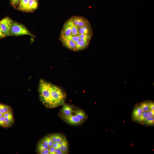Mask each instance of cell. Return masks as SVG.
Returning <instances> with one entry per match:
<instances>
[{
	"label": "cell",
	"mask_w": 154,
	"mask_h": 154,
	"mask_svg": "<svg viewBox=\"0 0 154 154\" xmlns=\"http://www.w3.org/2000/svg\"><path fill=\"white\" fill-rule=\"evenodd\" d=\"M93 34L92 25L87 19L82 16H74L64 23L59 40L67 49L79 51L88 47Z\"/></svg>",
	"instance_id": "obj_1"
},
{
	"label": "cell",
	"mask_w": 154,
	"mask_h": 154,
	"mask_svg": "<svg viewBox=\"0 0 154 154\" xmlns=\"http://www.w3.org/2000/svg\"><path fill=\"white\" fill-rule=\"evenodd\" d=\"M38 91L40 101L47 108H53L65 104L66 94L58 86L41 79L39 83Z\"/></svg>",
	"instance_id": "obj_2"
},
{
	"label": "cell",
	"mask_w": 154,
	"mask_h": 154,
	"mask_svg": "<svg viewBox=\"0 0 154 154\" xmlns=\"http://www.w3.org/2000/svg\"><path fill=\"white\" fill-rule=\"evenodd\" d=\"M20 36L29 35L33 36L31 33L23 25L17 22L13 23L11 30V35Z\"/></svg>",
	"instance_id": "obj_3"
},
{
	"label": "cell",
	"mask_w": 154,
	"mask_h": 154,
	"mask_svg": "<svg viewBox=\"0 0 154 154\" xmlns=\"http://www.w3.org/2000/svg\"><path fill=\"white\" fill-rule=\"evenodd\" d=\"M13 23V20L7 17L0 21V27L5 36L11 35V30Z\"/></svg>",
	"instance_id": "obj_4"
},
{
	"label": "cell",
	"mask_w": 154,
	"mask_h": 154,
	"mask_svg": "<svg viewBox=\"0 0 154 154\" xmlns=\"http://www.w3.org/2000/svg\"><path fill=\"white\" fill-rule=\"evenodd\" d=\"M60 117L66 122L70 125H77L82 124L84 121L80 119L78 117L74 115L71 114L66 115L61 114L59 115Z\"/></svg>",
	"instance_id": "obj_5"
},
{
	"label": "cell",
	"mask_w": 154,
	"mask_h": 154,
	"mask_svg": "<svg viewBox=\"0 0 154 154\" xmlns=\"http://www.w3.org/2000/svg\"><path fill=\"white\" fill-rule=\"evenodd\" d=\"M139 104L135 105L133 110L132 114V119L133 121H136L143 112Z\"/></svg>",
	"instance_id": "obj_6"
},
{
	"label": "cell",
	"mask_w": 154,
	"mask_h": 154,
	"mask_svg": "<svg viewBox=\"0 0 154 154\" xmlns=\"http://www.w3.org/2000/svg\"><path fill=\"white\" fill-rule=\"evenodd\" d=\"M74 111L73 107L72 105L64 104L61 109L60 112L61 114L69 115L72 114Z\"/></svg>",
	"instance_id": "obj_7"
},
{
	"label": "cell",
	"mask_w": 154,
	"mask_h": 154,
	"mask_svg": "<svg viewBox=\"0 0 154 154\" xmlns=\"http://www.w3.org/2000/svg\"><path fill=\"white\" fill-rule=\"evenodd\" d=\"M74 115L83 121H84V119H86L87 117V115L86 113L82 110L76 109L74 111Z\"/></svg>",
	"instance_id": "obj_8"
},
{
	"label": "cell",
	"mask_w": 154,
	"mask_h": 154,
	"mask_svg": "<svg viewBox=\"0 0 154 154\" xmlns=\"http://www.w3.org/2000/svg\"><path fill=\"white\" fill-rule=\"evenodd\" d=\"M30 0H20L18 9L21 10L27 11Z\"/></svg>",
	"instance_id": "obj_9"
},
{
	"label": "cell",
	"mask_w": 154,
	"mask_h": 154,
	"mask_svg": "<svg viewBox=\"0 0 154 154\" xmlns=\"http://www.w3.org/2000/svg\"><path fill=\"white\" fill-rule=\"evenodd\" d=\"M38 7V3L37 1L30 0L27 11L32 12L35 10Z\"/></svg>",
	"instance_id": "obj_10"
},
{
	"label": "cell",
	"mask_w": 154,
	"mask_h": 154,
	"mask_svg": "<svg viewBox=\"0 0 154 154\" xmlns=\"http://www.w3.org/2000/svg\"><path fill=\"white\" fill-rule=\"evenodd\" d=\"M141 124L146 125L153 126L154 124V117H148Z\"/></svg>",
	"instance_id": "obj_11"
},
{
	"label": "cell",
	"mask_w": 154,
	"mask_h": 154,
	"mask_svg": "<svg viewBox=\"0 0 154 154\" xmlns=\"http://www.w3.org/2000/svg\"><path fill=\"white\" fill-rule=\"evenodd\" d=\"M149 117L147 112H143L142 114L136 121L138 123H142Z\"/></svg>",
	"instance_id": "obj_12"
},
{
	"label": "cell",
	"mask_w": 154,
	"mask_h": 154,
	"mask_svg": "<svg viewBox=\"0 0 154 154\" xmlns=\"http://www.w3.org/2000/svg\"><path fill=\"white\" fill-rule=\"evenodd\" d=\"M143 112H147L149 110V101H145L139 104Z\"/></svg>",
	"instance_id": "obj_13"
},
{
	"label": "cell",
	"mask_w": 154,
	"mask_h": 154,
	"mask_svg": "<svg viewBox=\"0 0 154 154\" xmlns=\"http://www.w3.org/2000/svg\"><path fill=\"white\" fill-rule=\"evenodd\" d=\"M14 122V119L5 117V128L9 127L11 126Z\"/></svg>",
	"instance_id": "obj_14"
},
{
	"label": "cell",
	"mask_w": 154,
	"mask_h": 154,
	"mask_svg": "<svg viewBox=\"0 0 154 154\" xmlns=\"http://www.w3.org/2000/svg\"><path fill=\"white\" fill-rule=\"evenodd\" d=\"M60 148L62 151L65 153L66 154L68 153V143L60 145Z\"/></svg>",
	"instance_id": "obj_15"
},
{
	"label": "cell",
	"mask_w": 154,
	"mask_h": 154,
	"mask_svg": "<svg viewBox=\"0 0 154 154\" xmlns=\"http://www.w3.org/2000/svg\"><path fill=\"white\" fill-rule=\"evenodd\" d=\"M3 108L4 114L9 112L12 110L11 107L10 106L6 104H3Z\"/></svg>",
	"instance_id": "obj_16"
},
{
	"label": "cell",
	"mask_w": 154,
	"mask_h": 154,
	"mask_svg": "<svg viewBox=\"0 0 154 154\" xmlns=\"http://www.w3.org/2000/svg\"><path fill=\"white\" fill-rule=\"evenodd\" d=\"M59 143L60 145L65 144H68L67 141L66 137L63 135L61 140L59 142Z\"/></svg>",
	"instance_id": "obj_17"
},
{
	"label": "cell",
	"mask_w": 154,
	"mask_h": 154,
	"mask_svg": "<svg viewBox=\"0 0 154 154\" xmlns=\"http://www.w3.org/2000/svg\"><path fill=\"white\" fill-rule=\"evenodd\" d=\"M5 117L3 116L1 117L0 126L5 127Z\"/></svg>",
	"instance_id": "obj_18"
},
{
	"label": "cell",
	"mask_w": 154,
	"mask_h": 154,
	"mask_svg": "<svg viewBox=\"0 0 154 154\" xmlns=\"http://www.w3.org/2000/svg\"><path fill=\"white\" fill-rule=\"evenodd\" d=\"M57 134H52L49 135L53 143H55L56 141Z\"/></svg>",
	"instance_id": "obj_19"
},
{
	"label": "cell",
	"mask_w": 154,
	"mask_h": 154,
	"mask_svg": "<svg viewBox=\"0 0 154 154\" xmlns=\"http://www.w3.org/2000/svg\"><path fill=\"white\" fill-rule=\"evenodd\" d=\"M149 110H154V103L153 102L149 101Z\"/></svg>",
	"instance_id": "obj_20"
},
{
	"label": "cell",
	"mask_w": 154,
	"mask_h": 154,
	"mask_svg": "<svg viewBox=\"0 0 154 154\" xmlns=\"http://www.w3.org/2000/svg\"><path fill=\"white\" fill-rule=\"evenodd\" d=\"M49 154H56V148L52 146L49 148Z\"/></svg>",
	"instance_id": "obj_21"
},
{
	"label": "cell",
	"mask_w": 154,
	"mask_h": 154,
	"mask_svg": "<svg viewBox=\"0 0 154 154\" xmlns=\"http://www.w3.org/2000/svg\"><path fill=\"white\" fill-rule=\"evenodd\" d=\"M11 2L13 6L15 7L19 2L20 0H11Z\"/></svg>",
	"instance_id": "obj_22"
},
{
	"label": "cell",
	"mask_w": 154,
	"mask_h": 154,
	"mask_svg": "<svg viewBox=\"0 0 154 154\" xmlns=\"http://www.w3.org/2000/svg\"><path fill=\"white\" fill-rule=\"evenodd\" d=\"M56 154H65V153L62 151L60 148H56Z\"/></svg>",
	"instance_id": "obj_23"
},
{
	"label": "cell",
	"mask_w": 154,
	"mask_h": 154,
	"mask_svg": "<svg viewBox=\"0 0 154 154\" xmlns=\"http://www.w3.org/2000/svg\"><path fill=\"white\" fill-rule=\"evenodd\" d=\"M147 112L149 117H153L154 116V110H149Z\"/></svg>",
	"instance_id": "obj_24"
},
{
	"label": "cell",
	"mask_w": 154,
	"mask_h": 154,
	"mask_svg": "<svg viewBox=\"0 0 154 154\" xmlns=\"http://www.w3.org/2000/svg\"><path fill=\"white\" fill-rule=\"evenodd\" d=\"M63 135L61 134L58 133L57 134L56 136V141L59 142L62 138Z\"/></svg>",
	"instance_id": "obj_25"
},
{
	"label": "cell",
	"mask_w": 154,
	"mask_h": 154,
	"mask_svg": "<svg viewBox=\"0 0 154 154\" xmlns=\"http://www.w3.org/2000/svg\"><path fill=\"white\" fill-rule=\"evenodd\" d=\"M48 145L50 147L52 146L53 143L49 135L48 136Z\"/></svg>",
	"instance_id": "obj_26"
},
{
	"label": "cell",
	"mask_w": 154,
	"mask_h": 154,
	"mask_svg": "<svg viewBox=\"0 0 154 154\" xmlns=\"http://www.w3.org/2000/svg\"><path fill=\"white\" fill-rule=\"evenodd\" d=\"M0 112L4 114V112L3 108V104L0 103Z\"/></svg>",
	"instance_id": "obj_27"
},
{
	"label": "cell",
	"mask_w": 154,
	"mask_h": 154,
	"mask_svg": "<svg viewBox=\"0 0 154 154\" xmlns=\"http://www.w3.org/2000/svg\"><path fill=\"white\" fill-rule=\"evenodd\" d=\"M49 154V149H46L42 151L40 154Z\"/></svg>",
	"instance_id": "obj_28"
},
{
	"label": "cell",
	"mask_w": 154,
	"mask_h": 154,
	"mask_svg": "<svg viewBox=\"0 0 154 154\" xmlns=\"http://www.w3.org/2000/svg\"><path fill=\"white\" fill-rule=\"evenodd\" d=\"M5 37V35L2 32L0 27V38L4 37Z\"/></svg>",
	"instance_id": "obj_29"
},
{
	"label": "cell",
	"mask_w": 154,
	"mask_h": 154,
	"mask_svg": "<svg viewBox=\"0 0 154 154\" xmlns=\"http://www.w3.org/2000/svg\"><path fill=\"white\" fill-rule=\"evenodd\" d=\"M60 145H58L56 143H53L52 146L54 147L55 148H60Z\"/></svg>",
	"instance_id": "obj_30"
},
{
	"label": "cell",
	"mask_w": 154,
	"mask_h": 154,
	"mask_svg": "<svg viewBox=\"0 0 154 154\" xmlns=\"http://www.w3.org/2000/svg\"><path fill=\"white\" fill-rule=\"evenodd\" d=\"M3 115H4L3 114L0 112V117H2L3 116Z\"/></svg>",
	"instance_id": "obj_31"
},
{
	"label": "cell",
	"mask_w": 154,
	"mask_h": 154,
	"mask_svg": "<svg viewBox=\"0 0 154 154\" xmlns=\"http://www.w3.org/2000/svg\"><path fill=\"white\" fill-rule=\"evenodd\" d=\"M34 0V1H37V0Z\"/></svg>",
	"instance_id": "obj_32"
},
{
	"label": "cell",
	"mask_w": 154,
	"mask_h": 154,
	"mask_svg": "<svg viewBox=\"0 0 154 154\" xmlns=\"http://www.w3.org/2000/svg\"><path fill=\"white\" fill-rule=\"evenodd\" d=\"M1 117H0V120H1Z\"/></svg>",
	"instance_id": "obj_33"
}]
</instances>
